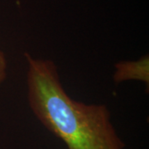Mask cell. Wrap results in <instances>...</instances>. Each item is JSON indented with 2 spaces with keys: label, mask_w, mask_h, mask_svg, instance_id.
<instances>
[{
  "label": "cell",
  "mask_w": 149,
  "mask_h": 149,
  "mask_svg": "<svg viewBox=\"0 0 149 149\" xmlns=\"http://www.w3.org/2000/svg\"><path fill=\"white\" fill-rule=\"evenodd\" d=\"M27 98L37 119L68 149H123L104 104H86L65 92L52 61L25 53Z\"/></svg>",
  "instance_id": "6da1fadb"
},
{
  "label": "cell",
  "mask_w": 149,
  "mask_h": 149,
  "mask_svg": "<svg viewBox=\"0 0 149 149\" xmlns=\"http://www.w3.org/2000/svg\"><path fill=\"white\" fill-rule=\"evenodd\" d=\"M113 81L118 84L125 80H140L148 86V56L137 61H124L115 65V72L113 75Z\"/></svg>",
  "instance_id": "7a4b0ae2"
},
{
  "label": "cell",
  "mask_w": 149,
  "mask_h": 149,
  "mask_svg": "<svg viewBox=\"0 0 149 149\" xmlns=\"http://www.w3.org/2000/svg\"><path fill=\"white\" fill-rule=\"evenodd\" d=\"M7 60H6L5 55L2 51H0V85L6 80L7 78Z\"/></svg>",
  "instance_id": "3957f363"
}]
</instances>
